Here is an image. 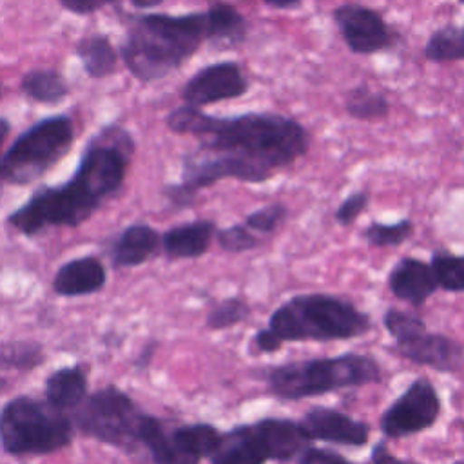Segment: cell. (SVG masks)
I'll return each mask as SVG.
<instances>
[{
  "label": "cell",
  "instance_id": "26",
  "mask_svg": "<svg viewBox=\"0 0 464 464\" xmlns=\"http://www.w3.org/2000/svg\"><path fill=\"white\" fill-rule=\"evenodd\" d=\"M344 111L355 120H382L390 112L388 100L366 85L353 87L344 98Z\"/></svg>",
  "mask_w": 464,
  "mask_h": 464
},
{
  "label": "cell",
  "instance_id": "20",
  "mask_svg": "<svg viewBox=\"0 0 464 464\" xmlns=\"http://www.w3.org/2000/svg\"><path fill=\"white\" fill-rule=\"evenodd\" d=\"M87 377L82 366H63L49 373L44 384L45 401L58 410H74L87 397Z\"/></svg>",
  "mask_w": 464,
  "mask_h": 464
},
{
  "label": "cell",
  "instance_id": "24",
  "mask_svg": "<svg viewBox=\"0 0 464 464\" xmlns=\"http://www.w3.org/2000/svg\"><path fill=\"white\" fill-rule=\"evenodd\" d=\"M208 38L219 44H237L245 38L246 24L243 16L230 5H214L207 11Z\"/></svg>",
  "mask_w": 464,
  "mask_h": 464
},
{
  "label": "cell",
  "instance_id": "1",
  "mask_svg": "<svg viewBox=\"0 0 464 464\" xmlns=\"http://www.w3.org/2000/svg\"><path fill=\"white\" fill-rule=\"evenodd\" d=\"M165 123L172 132L198 140V147L183 156L181 181L165 187V196L176 208L192 205L199 190L227 178L263 183L310 149L308 130L277 112L221 118L185 103L170 111Z\"/></svg>",
  "mask_w": 464,
  "mask_h": 464
},
{
  "label": "cell",
  "instance_id": "18",
  "mask_svg": "<svg viewBox=\"0 0 464 464\" xmlns=\"http://www.w3.org/2000/svg\"><path fill=\"white\" fill-rule=\"evenodd\" d=\"M161 236L150 225L136 223L123 228L111 248V261L116 268H130L143 265L158 254Z\"/></svg>",
  "mask_w": 464,
  "mask_h": 464
},
{
  "label": "cell",
  "instance_id": "41",
  "mask_svg": "<svg viewBox=\"0 0 464 464\" xmlns=\"http://www.w3.org/2000/svg\"><path fill=\"white\" fill-rule=\"evenodd\" d=\"M163 0H130V4L134 7H140V9H145V7H154V5H160Z\"/></svg>",
  "mask_w": 464,
  "mask_h": 464
},
{
  "label": "cell",
  "instance_id": "5",
  "mask_svg": "<svg viewBox=\"0 0 464 464\" xmlns=\"http://www.w3.org/2000/svg\"><path fill=\"white\" fill-rule=\"evenodd\" d=\"M74 424L62 410L29 395L9 399L0 410V446L9 455H47L71 444Z\"/></svg>",
  "mask_w": 464,
  "mask_h": 464
},
{
  "label": "cell",
  "instance_id": "27",
  "mask_svg": "<svg viewBox=\"0 0 464 464\" xmlns=\"http://www.w3.org/2000/svg\"><path fill=\"white\" fill-rule=\"evenodd\" d=\"M431 62H455L464 60V27L448 25L435 31L424 49Z\"/></svg>",
  "mask_w": 464,
  "mask_h": 464
},
{
  "label": "cell",
  "instance_id": "9",
  "mask_svg": "<svg viewBox=\"0 0 464 464\" xmlns=\"http://www.w3.org/2000/svg\"><path fill=\"white\" fill-rule=\"evenodd\" d=\"M440 397L428 377H417L381 415V431L388 439L417 435L435 424L440 415Z\"/></svg>",
  "mask_w": 464,
  "mask_h": 464
},
{
  "label": "cell",
  "instance_id": "16",
  "mask_svg": "<svg viewBox=\"0 0 464 464\" xmlns=\"http://www.w3.org/2000/svg\"><path fill=\"white\" fill-rule=\"evenodd\" d=\"M107 283L103 263L94 256L74 257L63 263L54 277L53 290L62 297H80L100 292Z\"/></svg>",
  "mask_w": 464,
  "mask_h": 464
},
{
  "label": "cell",
  "instance_id": "44",
  "mask_svg": "<svg viewBox=\"0 0 464 464\" xmlns=\"http://www.w3.org/2000/svg\"><path fill=\"white\" fill-rule=\"evenodd\" d=\"M2 92H4V87H2V83H0V98H2Z\"/></svg>",
  "mask_w": 464,
  "mask_h": 464
},
{
  "label": "cell",
  "instance_id": "6",
  "mask_svg": "<svg viewBox=\"0 0 464 464\" xmlns=\"http://www.w3.org/2000/svg\"><path fill=\"white\" fill-rule=\"evenodd\" d=\"M105 199L80 174L53 187H40L7 216V223L24 236H34L49 227H78L89 219Z\"/></svg>",
  "mask_w": 464,
  "mask_h": 464
},
{
  "label": "cell",
  "instance_id": "40",
  "mask_svg": "<svg viewBox=\"0 0 464 464\" xmlns=\"http://www.w3.org/2000/svg\"><path fill=\"white\" fill-rule=\"evenodd\" d=\"M152 353H154V344L145 346V348L141 350V353L138 355V359H136V366H138V368H145V366L149 364V361H150Z\"/></svg>",
  "mask_w": 464,
  "mask_h": 464
},
{
  "label": "cell",
  "instance_id": "12",
  "mask_svg": "<svg viewBox=\"0 0 464 464\" xmlns=\"http://www.w3.org/2000/svg\"><path fill=\"white\" fill-rule=\"evenodd\" d=\"M395 352L415 364L444 373L457 372L464 364V346L459 341L428 330L406 341H397Z\"/></svg>",
  "mask_w": 464,
  "mask_h": 464
},
{
  "label": "cell",
  "instance_id": "35",
  "mask_svg": "<svg viewBox=\"0 0 464 464\" xmlns=\"http://www.w3.org/2000/svg\"><path fill=\"white\" fill-rule=\"evenodd\" d=\"M297 462L301 464H314V462H348L346 457H343L341 453L337 451H332V450H319V448H314V446H308L301 457L297 459Z\"/></svg>",
  "mask_w": 464,
  "mask_h": 464
},
{
  "label": "cell",
  "instance_id": "43",
  "mask_svg": "<svg viewBox=\"0 0 464 464\" xmlns=\"http://www.w3.org/2000/svg\"><path fill=\"white\" fill-rule=\"evenodd\" d=\"M5 388H7V381H5L4 377H0V393H2Z\"/></svg>",
  "mask_w": 464,
  "mask_h": 464
},
{
  "label": "cell",
  "instance_id": "4",
  "mask_svg": "<svg viewBox=\"0 0 464 464\" xmlns=\"http://www.w3.org/2000/svg\"><path fill=\"white\" fill-rule=\"evenodd\" d=\"M268 328L283 341H344L364 335L372 328V319L352 301L321 294H297L279 304Z\"/></svg>",
  "mask_w": 464,
  "mask_h": 464
},
{
  "label": "cell",
  "instance_id": "42",
  "mask_svg": "<svg viewBox=\"0 0 464 464\" xmlns=\"http://www.w3.org/2000/svg\"><path fill=\"white\" fill-rule=\"evenodd\" d=\"M266 4L274 5V7H292L295 5L299 0H265Z\"/></svg>",
  "mask_w": 464,
  "mask_h": 464
},
{
  "label": "cell",
  "instance_id": "7",
  "mask_svg": "<svg viewBox=\"0 0 464 464\" xmlns=\"http://www.w3.org/2000/svg\"><path fill=\"white\" fill-rule=\"evenodd\" d=\"M74 140L72 120L65 114L44 118L25 129L2 156V179L29 185L58 163Z\"/></svg>",
  "mask_w": 464,
  "mask_h": 464
},
{
  "label": "cell",
  "instance_id": "23",
  "mask_svg": "<svg viewBox=\"0 0 464 464\" xmlns=\"http://www.w3.org/2000/svg\"><path fill=\"white\" fill-rule=\"evenodd\" d=\"M138 446H143L150 459L158 464H174L176 455L170 444V435L165 431L163 422L158 417L141 413L136 430Z\"/></svg>",
  "mask_w": 464,
  "mask_h": 464
},
{
  "label": "cell",
  "instance_id": "11",
  "mask_svg": "<svg viewBox=\"0 0 464 464\" xmlns=\"http://www.w3.org/2000/svg\"><path fill=\"white\" fill-rule=\"evenodd\" d=\"M299 422L310 440L364 446L370 439V426L366 422L328 406H312Z\"/></svg>",
  "mask_w": 464,
  "mask_h": 464
},
{
  "label": "cell",
  "instance_id": "8",
  "mask_svg": "<svg viewBox=\"0 0 464 464\" xmlns=\"http://www.w3.org/2000/svg\"><path fill=\"white\" fill-rule=\"evenodd\" d=\"M140 411L134 401L116 386H103L74 408L72 424L87 437L127 451L138 446Z\"/></svg>",
  "mask_w": 464,
  "mask_h": 464
},
{
  "label": "cell",
  "instance_id": "36",
  "mask_svg": "<svg viewBox=\"0 0 464 464\" xmlns=\"http://www.w3.org/2000/svg\"><path fill=\"white\" fill-rule=\"evenodd\" d=\"M252 344L257 348V352L261 353H274L281 348L283 341L266 326V328H261L257 330V334L254 335L252 339Z\"/></svg>",
  "mask_w": 464,
  "mask_h": 464
},
{
  "label": "cell",
  "instance_id": "37",
  "mask_svg": "<svg viewBox=\"0 0 464 464\" xmlns=\"http://www.w3.org/2000/svg\"><path fill=\"white\" fill-rule=\"evenodd\" d=\"M114 0H60V4L76 13V14H89V13H94L109 4H112Z\"/></svg>",
  "mask_w": 464,
  "mask_h": 464
},
{
  "label": "cell",
  "instance_id": "39",
  "mask_svg": "<svg viewBox=\"0 0 464 464\" xmlns=\"http://www.w3.org/2000/svg\"><path fill=\"white\" fill-rule=\"evenodd\" d=\"M9 130H11L9 120L4 118V116H0V152H2V147H4V143H5V140H7ZM2 185H4V179H2V156H0V188H2Z\"/></svg>",
  "mask_w": 464,
  "mask_h": 464
},
{
  "label": "cell",
  "instance_id": "25",
  "mask_svg": "<svg viewBox=\"0 0 464 464\" xmlns=\"http://www.w3.org/2000/svg\"><path fill=\"white\" fill-rule=\"evenodd\" d=\"M45 359L44 346L36 341L22 339L0 344V368L29 372L38 368Z\"/></svg>",
  "mask_w": 464,
  "mask_h": 464
},
{
  "label": "cell",
  "instance_id": "19",
  "mask_svg": "<svg viewBox=\"0 0 464 464\" xmlns=\"http://www.w3.org/2000/svg\"><path fill=\"white\" fill-rule=\"evenodd\" d=\"M170 444L176 462H199L216 451L221 440V431L208 422L183 424L170 433Z\"/></svg>",
  "mask_w": 464,
  "mask_h": 464
},
{
  "label": "cell",
  "instance_id": "32",
  "mask_svg": "<svg viewBox=\"0 0 464 464\" xmlns=\"http://www.w3.org/2000/svg\"><path fill=\"white\" fill-rule=\"evenodd\" d=\"M214 237L218 239V245L230 254L252 250L261 243V239L254 234V230L248 228L245 223H236L227 228H219L216 230Z\"/></svg>",
  "mask_w": 464,
  "mask_h": 464
},
{
  "label": "cell",
  "instance_id": "38",
  "mask_svg": "<svg viewBox=\"0 0 464 464\" xmlns=\"http://www.w3.org/2000/svg\"><path fill=\"white\" fill-rule=\"evenodd\" d=\"M370 460H372V462H384V460H393V462H397L399 459H397L395 455H390V453L386 451V446H384L382 442H379V444L373 446L372 455H370Z\"/></svg>",
  "mask_w": 464,
  "mask_h": 464
},
{
  "label": "cell",
  "instance_id": "2",
  "mask_svg": "<svg viewBox=\"0 0 464 464\" xmlns=\"http://www.w3.org/2000/svg\"><path fill=\"white\" fill-rule=\"evenodd\" d=\"M205 38H208L207 13L145 14L132 20L120 54L132 76L154 82L188 60Z\"/></svg>",
  "mask_w": 464,
  "mask_h": 464
},
{
  "label": "cell",
  "instance_id": "28",
  "mask_svg": "<svg viewBox=\"0 0 464 464\" xmlns=\"http://www.w3.org/2000/svg\"><path fill=\"white\" fill-rule=\"evenodd\" d=\"M431 270L437 285L446 292H464V256L439 248L431 254Z\"/></svg>",
  "mask_w": 464,
  "mask_h": 464
},
{
  "label": "cell",
  "instance_id": "3",
  "mask_svg": "<svg viewBox=\"0 0 464 464\" xmlns=\"http://www.w3.org/2000/svg\"><path fill=\"white\" fill-rule=\"evenodd\" d=\"M381 381L382 370L377 359L355 352L292 361L265 370L268 392L281 401H301Z\"/></svg>",
  "mask_w": 464,
  "mask_h": 464
},
{
  "label": "cell",
  "instance_id": "21",
  "mask_svg": "<svg viewBox=\"0 0 464 464\" xmlns=\"http://www.w3.org/2000/svg\"><path fill=\"white\" fill-rule=\"evenodd\" d=\"M76 56L91 78H105L116 71L118 53L103 34L83 36L76 44Z\"/></svg>",
  "mask_w": 464,
  "mask_h": 464
},
{
  "label": "cell",
  "instance_id": "31",
  "mask_svg": "<svg viewBox=\"0 0 464 464\" xmlns=\"http://www.w3.org/2000/svg\"><path fill=\"white\" fill-rule=\"evenodd\" d=\"M382 324L388 330V334L395 339V343L406 341V339L428 330L426 323L419 315L406 312V310H397V308H388L384 312Z\"/></svg>",
  "mask_w": 464,
  "mask_h": 464
},
{
  "label": "cell",
  "instance_id": "34",
  "mask_svg": "<svg viewBox=\"0 0 464 464\" xmlns=\"http://www.w3.org/2000/svg\"><path fill=\"white\" fill-rule=\"evenodd\" d=\"M368 203H370V194L366 190H357L341 201L334 218L339 225L348 227L364 212Z\"/></svg>",
  "mask_w": 464,
  "mask_h": 464
},
{
  "label": "cell",
  "instance_id": "13",
  "mask_svg": "<svg viewBox=\"0 0 464 464\" xmlns=\"http://www.w3.org/2000/svg\"><path fill=\"white\" fill-rule=\"evenodd\" d=\"M257 448L266 460L290 462L301 457L310 446V437L303 430L301 422L281 417H265L252 424Z\"/></svg>",
  "mask_w": 464,
  "mask_h": 464
},
{
  "label": "cell",
  "instance_id": "45",
  "mask_svg": "<svg viewBox=\"0 0 464 464\" xmlns=\"http://www.w3.org/2000/svg\"><path fill=\"white\" fill-rule=\"evenodd\" d=\"M460 2H462V4H464V0H460Z\"/></svg>",
  "mask_w": 464,
  "mask_h": 464
},
{
  "label": "cell",
  "instance_id": "17",
  "mask_svg": "<svg viewBox=\"0 0 464 464\" xmlns=\"http://www.w3.org/2000/svg\"><path fill=\"white\" fill-rule=\"evenodd\" d=\"M216 230V223L210 219H196L170 227L161 236V250L172 261L201 257L208 250Z\"/></svg>",
  "mask_w": 464,
  "mask_h": 464
},
{
  "label": "cell",
  "instance_id": "22",
  "mask_svg": "<svg viewBox=\"0 0 464 464\" xmlns=\"http://www.w3.org/2000/svg\"><path fill=\"white\" fill-rule=\"evenodd\" d=\"M22 92L40 103H58L69 94L63 76L53 69H34L22 76Z\"/></svg>",
  "mask_w": 464,
  "mask_h": 464
},
{
  "label": "cell",
  "instance_id": "14",
  "mask_svg": "<svg viewBox=\"0 0 464 464\" xmlns=\"http://www.w3.org/2000/svg\"><path fill=\"white\" fill-rule=\"evenodd\" d=\"M334 18L346 45L357 54H370L384 49L390 42L388 27L382 18L361 5L337 7Z\"/></svg>",
  "mask_w": 464,
  "mask_h": 464
},
{
  "label": "cell",
  "instance_id": "10",
  "mask_svg": "<svg viewBox=\"0 0 464 464\" xmlns=\"http://www.w3.org/2000/svg\"><path fill=\"white\" fill-rule=\"evenodd\" d=\"M248 91V80L234 62H219L199 69L181 89L185 103L207 107L223 100L239 98Z\"/></svg>",
  "mask_w": 464,
  "mask_h": 464
},
{
  "label": "cell",
  "instance_id": "29",
  "mask_svg": "<svg viewBox=\"0 0 464 464\" xmlns=\"http://www.w3.org/2000/svg\"><path fill=\"white\" fill-rule=\"evenodd\" d=\"M250 312V304L241 297H227L214 304L212 310L207 314V328L214 332L232 328L248 319Z\"/></svg>",
  "mask_w": 464,
  "mask_h": 464
},
{
  "label": "cell",
  "instance_id": "33",
  "mask_svg": "<svg viewBox=\"0 0 464 464\" xmlns=\"http://www.w3.org/2000/svg\"><path fill=\"white\" fill-rule=\"evenodd\" d=\"M288 214V208L285 207V203H270V205H265L254 212H250L246 218H245V225L248 228H252L254 232H259V234H268V232H274L286 218Z\"/></svg>",
  "mask_w": 464,
  "mask_h": 464
},
{
  "label": "cell",
  "instance_id": "15",
  "mask_svg": "<svg viewBox=\"0 0 464 464\" xmlns=\"http://www.w3.org/2000/svg\"><path fill=\"white\" fill-rule=\"evenodd\" d=\"M392 294L411 306H422L439 288L431 265L419 257H401L388 274Z\"/></svg>",
  "mask_w": 464,
  "mask_h": 464
},
{
  "label": "cell",
  "instance_id": "30",
  "mask_svg": "<svg viewBox=\"0 0 464 464\" xmlns=\"http://www.w3.org/2000/svg\"><path fill=\"white\" fill-rule=\"evenodd\" d=\"M413 234V223L410 219H399L395 223L372 221L362 236L372 246H399Z\"/></svg>",
  "mask_w": 464,
  "mask_h": 464
}]
</instances>
